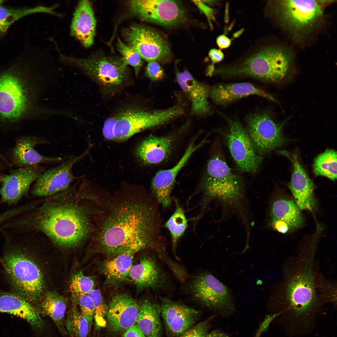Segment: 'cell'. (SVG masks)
Wrapping results in <instances>:
<instances>
[{"mask_svg":"<svg viewBox=\"0 0 337 337\" xmlns=\"http://www.w3.org/2000/svg\"><path fill=\"white\" fill-rule=\"evenodd\" d=\"M86 197L95 207L91 239L98 250L115 256L130 250L161 248L157 210L149 198L140 193L112 195L94 186Z\"/></svg>","mask_w":337,"mask_h":337,"instance_id":"6da1fadb","label":"cell"},{"mask_svg":"<svg viewBox=\"0 0 337 337\" xmlns=\"http://www.w3.org/2000/svg\"><path fill=\"white\" fill-rule=\"evenodd\" d=\"M79 183L44 198L40 204L9 219L4 227L17 234L41 233L62 247L80 245L95 232V209L77 190Z\"/></svg>","mask_w":337,"mask_h":337,"instance_id":"7a4b0ae2","label":"cell"},{"mask_svg":"<svg viewBox=\"0 0 337 337\" xmlns=\"http://www.w3.org/2000/svg\"><path fill=\"white\" fill-rule=\"evenodd\" d=\"M30 65L17 64L0 72V121L15 123L55 114L38 104L41 86Z\"/></svg>","mask_w":337,"mask_h":337,"instance_id":"3957f363","label":"cell"},{"mask_svg":"<svg viewBox=\"0 0 337 337\" xmlns=\"http://www.w3.org/2000/svg\"><path fill=\"white\" fill-rule=\"evenodd\" d=\"M3 241L1 262L14 293L32 304L38 300L43 287L42 272L29 255L31 234L15 233L0 227Z\"/></svg>","mask_w":337,"mask_h":337,"instance_id":"277c9868","label":"cell"},{"mask_svg":"<svg viewBox=\"0 0 337 337\" xmlns=\"http://www.w3.org/2000/svg\"><path fill=\"white\" fill-rule=\"evenodd\" d=\"M213 145L200 186L203 205L217 200L241 214L244 200L243 183L229 168L220 143L217 142Z\"/></svg>","mask_w":337,"mask_h":337,"instance_id":"5b68a950","label":"cell"},{"mask_svg":"<svg viewBox=\"0 0 337 337\" xmlns=\"http://www.w3.org/2000/svg\"><path fill=\"white\" fill-rule=\"evenodd\" d=\"M237 62L218 68L216 74L225 77L249 76L265 81L282 80L288 72L292 57L287 51L272 45L258 46Z\"/></svg>","mask_w":337,"mask_h":337,"instance_id":"8992f818","label":"cell"},{"mask_svg":"<svg viewBox=\"0 0 337 337\" xmlns=\"http://www.w3.org/2000/svg\"><path fill=\"white\" fill-rule=\"evenodd\" d=\"M56 51L61 62L81 70L98 84L105 95L117 93L129 80L128 65L122 57L107 56L97 53L79 58L65 55L58 46Z\"/></svg>","mask_w":337,"mask_h":337,"instance_id":"52a82bcc","label":"cell"},{"mask_svg":"<svg viewBox=\"0 0 337 337\" xmlns=\"http://www.w3.org/2000/svg\"><path fill=\"white\" fill-rule=\"evenodd\" d=\"M185 112L184 108L179 104L159 109L127 106L117 112L118 120L114 130L115 140L125 141L144 130L170 122L183 116Z\"/></svg>","mask_w":337,"mask_h":337,"instance_id":"ba28073f","label":"cell"},{"mask_svg":"<svg viewBox=\"0 0 337 337\" xmlns=\"http://www.w3.org/2000/svg\"><path fill=\"white\" fill-rule=\"evenodd\" d=\"M322 1L282 0L270 2L273 12L287 29L300 36L312 30L324 14Z\"/></svg>","mask_w":337,"mask_h":337,"instance_id":"9c48e42d","label":"cell"},{"mask_svg":"<svg viewBox=\"0 0 337 337\" xmlns=\"http://www.w3.org/2000/svg\"><path fill=\"white\" fill-rule=\"evenodd\" d=\"M313 257H306L301 267L290 275L286 284V295L290 307L297 315L308 313L317 302L312 269Z\"/></svg>","mask_w":337,"mask_h":337,"instance_id":"30bf717a","label":"cell"},{"mask_svg":"<svg viewBox=\"0 0 337 337\" xmlns=\"http://www.w3.org/2000/svg\"><path fill=\"white\" fill-rule=\"evenodd\" d=\"M123 35L127 44L135 50L142 59L149 62H164L171 55L169 45L157 31L139 24L124 30Z\"/></svg>","mask_w":337,"mask_h":337,"instance_id":"8fae6325","label":"cell"},{"mask_svg":"<svg viewBox=\"0 0 337 337\" xmlns=\"http://www.w3.org/2000/svg\"><path fill=\"white\" fill-rule=\"evenodd\" d=\"M131 12L143 21L172 27L186 20L185 11L177 1L134 0L129 4Z\"/></svg>","mask_w":337,"mask_h":337,"instance_id":"7c38bea8","label":"cell"},{"mask_svg":"<svg viewBox=\"0 0 337 337\" xmlns=\"http://www.w3.org/2000/svg\"><path fill=\"white\" fill-rule=\"evenodd\" d=\"M88 150L80 155L69 156L60 165L45 170L35 181L30 191L31 195L45 198L68 189L73 182L81 178L74 175L72 168L88 153Z\"/></svg>","mask_w":337,"mask_h":337,"instance_id":"4fadbf2b","label":"cell"},{"mask_svg":"<svg viewBox=\"0 0 337 337\" xmlns=\"http://www.w3.org/2000/svg\"><path fill=\"white\" fill-rule=\"evenodd\" d=\"M228 129L224 135L230 153L239 170L255 171L261 163L262 157L256 151L246 129L237 120L227 117Z\"/></svg>","mask_w":337,"mask_h":337,"instance_id":"5bb4252c","label":"cell"},{"mask_svg":"<svg viewBox=\"0 0 337 337\" xmlns=\"http://www.w3.org/2000/svg\"><path fill=\"white\" fill-rule=\"evenodd\" d=\"M192 296L203 305L220 310H232L233 300L228 288L212 274L201 273L189 283Z\"/></svg>","mask_w":337,"mask_h":337,"instance_id":"9a60e30c","label":"cell"},{"mask_svg":"<svg viewBox=\"0 0 337 337\" xmlns=\"http://www.w3.org/2000/svg\"><path fill=\"white\" fill-rule=\"evenodd\" d=\"M247 132L256 152L259 155L270 152L285 142L282 124L275 123L265 113H256L246 119Z\"/></svg>","mask_w":337,"mask_h":337,"instance_id":"2e32d148","label":"cell"},{"mask_svg":"<svg viewBox=\"0 0 337 337\" xmlns=\"http://www.w3.org/2000/svg\"><path fill=\"white\" fill-rule=\"evenodd\" d=\"M45 170L39 165L29 166L0 176L1 203L13 207L27 196L33 182Z\"/></svg>","mask_w":337,"mask_h":337,"instance_id":"e0dca14e","label":"cell"},{"mask_svg":"<svg viewBox=\"0 0 337 337\" xmlns=\"http://www.w3.org/2000/svg\"><path fill=\"white\" fill-rule=\"evenodd\" d=\"M160 298L161 316L168 335L179 336L194 325L199 315L197 310L166 297Z\"/></svg>","mask_w":337,"mask_h":337,"instance_id":"ac0fdd59","label":"cell"},{"mask_svg":"<svg viewBox=\"0 0 337 337\" xmlns=\"http://www.w3.org/2000/svg\"><path fill=\"white\" fill-rule=\"evenodd\" d=\"M207 142L205 139L198 144L192 142L176 164L169 169L159 170L153 178L151 183L152 194L164 207H168L171 204V194L179 172L192 154Z\"/></svg>","mask_w":337,"mask_h":337,"instance_id":"d6986e66","label":"cell"},{"mask_svg":"<svg viewBox=\"0 0 337 337\" xmlns=\"http://www.w3.org/2000/svg\"><path fill=\"white\" fill-rule=\"evenodd\" d=\"M139 310V304L129 295H115L107 308L106 320L109 329L114 333H124L136 323Z\"/></svg>","mask_w":337,"mask_h":337,"instance_id":"ffe728a7","label":"cell"},{"mask_svg":"<svg viewBox=\"0 0 337 337\" xmlns=\"http://www.w3.org/2000/svg\"><path fill=\"white\" fill-rule=\"evenodd\" d=\"M176 78L190 102L191 114L198 117L209 114L211 111L209 101V88L196 79L188 71H177Z\"/></svg>","mask_w":337,"mask_h":337,"instance_id":"44dd1931","label":"cell"},{"mask_svg":"<svg viewBox=\"0 0 337 337\" xmlns=\"http://www.w3.org/2000/svg\"><path fill=\"white\" fill-rule=\"evenodd\" d=\"M291 160L293 170L288 187L295 199V203L301 210H314L316 201L314 195V185L296 155H290L282 152Z\"/></svg>","mask_w":337,"mask_h":337,"instance_id":"7402d4cb","label":"cell"},{"mask_svg":"<svg viewBox=\"0 0 337 337\" xmlns=\"http://www.w3.org/2000/svg\"><path fill=\"white\" fill-rule=\"evenodd\" d=\"M96 20L90 2L80 1L74 12L70 34L85 47L93 44L95 35Z\"/></svg>","mask_w":337,"mask_h":337,"instance_id":"603a6c76","label":"cell"},{"mask_svg":"<svg viewBox=\"0 0 337 337\" xmlns=\"http://www.w3.org/2000/svg\"><path fill=\"white\" fill-rule=\"evenodd\" d=\"M48 143L47 140L41 137L27 136L22 138L18 141L13 149L14 162L17 165L25 167L38 165L41 164L62 162L69 157L44 156L39 154L34 149L38 145Z\"/></svg>","mask_w":337,"mask_h":337,"instance_id":"cb8c5ba5","label":"cell"},{"mask_svg":"<svg viewBox=\"0 0 337 337\" xmlns=\"http://www.w3.org/2000/svg\"><path fill=\"white\" fill-rule=\"evenodd\" d=\"M175 135L165 136L150 135L137 148V157L145 164H156L164 162L169 157L176 140Z\"/></svg>","mask_w":337,"mask_h":337,"instance_id":"d4e9b609","label":"cell"},{"mask_svg":"<svg viewBox=\"0 0 337 337\" xmlns=\"http://www.w3.org/2000/svg\"><path fill=\"white\" fill-rule=\"evenodd\" d=\"M137 287L162 290L166 287L167 277L165 272L157 261L144 257L140 262L133 266L129 275Z\"/></svg>","mask_w":337,"mask_h":337,"instance_id":"484cf974","label":"cell"},{"mask_svg":"<svg viewBox=\"0 0 337 337\" xmlns=\"http://www.w3.org/2000/svg\"><path fill=\"white\" fill-rule=\"evenodd\" d=\"M0 313L21 317L38 330H42L44 327V322L37 309L23 297L14 292L0 293Z\"/></svg>","mask_w":337,"mask_h":337,"instance_id":"4316f807","label":"cell"},{"mask_svg":"<svg viewBox=\"0 0 337 337\" xmlns=\"http://www.w3.org/2000/svg\"><path fill=\"white\" fill-rule=\"evenodd\" d=\"M209 97L217 105H225L250 95H256L272 101L273 97L249 83H231L209 88Z\"/></svg>","mask_w":337,"mask_h":337,"instance_id":"83f0119b","label":"cell"},{"mask_svg":"<svg viewBox=\"0 0 337 337\" xmlns=\"http://www.w3.org/2000/svg\"><path fill=\"white\" fill-rule=\"evenodd\" d=\"M161 312L160 304L156 301L145 299L139 305L135 324L146 337H162Z\"/></svg>","mask_w":337,"mask_h":337,"instance_id":"f1b7e54d","label":"cell"},{"mask_svg":"<svg viewBox=\"0 0 337 337\" xmlns=\"http://www.w3.org/2000/svg\"><path fill=\"white\" fill-rule=\"evenodd\" d=\"M300 210L293 200L278 199L274 201L271 206V220H278L285 222L291 230L297 229L301 226L303 222Z\"/></svg>","mask_w":337,"mask_h":337,"instance_id":"f546056e","label":"cell"},{"mask_svg":"<svg viewBox=\"0 0 337 337\" xmlns=\"http://www.w3.org/2000/svg\"><path fill=\"white\" fill-rule=\"evenodd\" d=\"M66 303L61 296L53 292L46 293L37 311L42 316H48L55 324L63 335L67 334L64 326Z\"/></svg>","mask_w":337,"mask_h":337,"instance_id":"4dcf8cb0","label":"cell"},{"mask_svg":"<svg viewBox=\"0 0 337 337\" xmlns=\"http://www.w3.org/2000/svg\"><path fill=\"white\" fill-rule=\"evenodd\" d=\"M139 251L136 249L128 250L105 262L103 271L107 279L114 281L125 279L129 276L133 266L134 256Z\"/></svg>","mask_w":337,"mask_h":337,"instance_id":"1f68e13d","label":"cell"},{"mask_svg":"<svg viewBox=\"0 0 337 337\" xmlns=\"http://www.w3.org/2000/svg\"><path fill=\"white\" fill-rule=\"evenodd\" d=\"M52 11L50 6H39L28 8H13L0 5V34L6 32L13 24L24 17L38 13L50 14Z\"/></svg>","mask_w":337,"mask_h":337,"instance_id":"d6a6232c","label":"cell"},{"mask_svg":"<svg viewBox=\"0 0 337 337\" xmlns=\"http://www.w3.org/2000/svg\"><path fill=\"white\" fill-rule=\"evenodd\" d=\"M175 201V210L165 223V226L171 234L173 253L175 258L178 259L176 254L177 244L187 228L188 222L183 209L177 201Z\"/></svg>","mask_w":337,"mask_h":337,"instance_id":"836d02e7","label":"cell"},{"mask_svg":"<svg viewBox=\"0 0 337 337\" xmlns=\"http://www.w3.org/2000/svg\"><path fill=\"white\" fill-rule=\"evenodd\" d=\"M337 163L336 151L327 149L315 158L314 172L317 176H325L334 181L337 178Z\"/></svg>","mask_w":337,"mask_h":337,"instance_id":"e575fe53","label":"cell"},{"mask_svg":"<svg viewBox=\"0 0 337 337\" xmlns=\"http://www.w3.org/2000/svg\"><path fill=\"white\" fill-rule=\"evenodd\" d=\"M66 322V330L71 337H87L89 332L88 322L77 308L74 301Z\"/></svg>","mask_w":337,"mask_h":337,"instance_id":"d590c367","label":"cell"},{"mask_svg":"<svg viewBox=\"0 0 337 337\" xmlns=\"http://www.w3.org/2000/svg\"><path fill=\"white\" fill-rule=\"evenodd\" d=\"M88 295L91 299L94 305V318L97 329L106 325V317L107 307L103 299L100 291L97 289H93Z\"/></svg>","mask_w":337,"mask_h":337,"instance_id":"8d00e7d4","label":"cell"},{"mask_svg":"<svg viewBox=\"0 0 337 337\" xmlns=\"http://www.w3.org/2000/svg\"><path fill=\"white\" fill-rule=\"evenodd\" d=\"M117 49L122 55V57L126 64L132 66L135 75L137 76L142 66L143 61L139 54L127 44L118 38L117 42Z\"/></svg>","mask_w":337,"mask_h":337,"instance_id":"74e56055","label":"cell"},{"mask_svg":"<svg viewBox=\"0 0 337 337\" xmlns=\"http://www.w3.org/2000/svg\"><path fill=\"white\" fill-rule=\"evenodd\" d=\"M94 281L90 277L81 272L76 274L71 281L70 288L76 297L82 294H88L93 289Z\"/></svg>","mask_w":337,"mask_h":337,"instance_id":"f35d334b","label":"cell"},{"mask_svg":"<svg viewBox=\"0 0 337 337\" xmlns=\"http://www.w3.org/2000/svg\"><path fill=\"white\" fill-rule=\"evenodd\" d=\"M77 297L81 312L88 322L90 332L94 318L95 307L93 302L88 294L81 295Z\"/></svg>","mask_w":337,"mask_h":337,"instance_id":"ab89813d","label":"cell"},{"mask_svg":"<svg viewBox=\"0 0 337 337\" xmlns=\"http://www.w3.org/2000/svg\"><path fill=\"white\" fill-rule=\"evenodd\" d=\"M210 319L201 321L176 337H205L208 334Z\"/></svg>","mask_w":337,"mask_h":337,"instance_id":"60d3db41","label":"cell"},{"mask_svg":"<svg viewBox=\"0 0 337 337\" xmlns=\"http://www.w3.org/2000/svg\"><path fill=\"white\" fill-rule=\"evenodd\" d=\"M145 74L151 81L154 82L162 80L165 76L164 70L159 64L155 61L149 62L146 68Z\"/></svg>","mask_w":337,"mask_h":337,"instance_id":"b9f144b4","label":"cell"},{"mask_svg":"<svg viewBox=\"0 0 337 337\" xmlns=\"http://www.w3.org/2000/svg\"><path fill=\"white\" fill-rule=\"evenodd\" d=\"M118 120L117 112L110 116L105 121L102 129L104 137L109 140H115V128Z\"/></svg>","mask_w":337,"mask_h":337,"instance_id":"7bdbcfd3","label":"cell"},{"mask_svg":"<svg viewBox=\"0 0 337 337\" xmlns=\"http://www.w3.org/2000/svg\"><path fill=\"white\" fill-rule=\"evenodd\" d=\"M208 56L212 63L208 68L206 73L208 76H211L214 74L215 70L214 65L222 61L224 55L220 50L212 49L209 51Z\"/></svg>","mask_w":337,"mask_h":337,"instance_id":"ee69618b","label":"cell"},{"mask_svg":"<svg viewBox=\"0 0 337 337\" xmlns=\"http://www.w3.org/2000/svg\"><path fill=\"white\" fill-rule=\"evenodd\" d=\"M122 337H146L135 323L123 333Z\"/></svg>","mask_w":337,"mask_h":337,"instance_id":"f6af8a7d","label":"cell"},{"mask_svg":"<svg viewBox=\"0 0 337 337\" xmlns=\"http://www.w3.org/2000/svg\"><path fill=\"white\" fill-rule=\"evenodd\" d=\"M271 222L273 228L280 232L286 233L291 230L288 226L281 221L276 220H271Z\"/></svg>","mask_w":337,"mask_h":337,"instance_id":"bcb514c9","label":"cell"},{"mask_svg":"<svg viewBox=\"0 0 337 337\" xmlns=\"http://www.w3.org/2000/svg\"><path fill=\"white\" fill-rule=\"evenodd\" d=\"M216 42L218 46L221 49L228 47L231 45V41L230 38L224 35L219 36L216 39Z\"/></svg>","mask_w":337,"mask_h":337,"instance_id":"7dc6e473","label":"cell"},{"mask_svg":"<svg viewBox=\"0 0 337 337\" xmlns=\"http://www.w3.org/2000/svg\"><path fill=\"white\" fill-rule=\"evenodd\" d=\"M197 2H195L196 4L199 6V8H201V9L205 13L206 15H207V17L208 18H213V15L212 14L213 10L212 9L209 7H208L207 6L204 5V4L201 2H198L197 1H196Z\"/></svg>","mask_w":337,"mask_h":337,"instance_id":"c3c4849f","label":"cell"},{"mask_svg":"<svg viewBox=\"0 0 337 337\" xmlns=\"http://www.w3.org/2000/svg\"><path fill=\"white\" fill-rule=\"evenodd\" d=\"M205 337H228V336L225 333L219 330H216L209 333H208Z\"/></svg>","mask_w":337,"mask_h":337,"instance_id":"681fc988","label":"cell"},{"mask_svg":"<svg viewBox=\"0 0 337 337\" xmlns=\"http://www.w3.org/2000/svg\"><path fill=\"white\" fill-rule=\"evenodd\" d=\"M3 221V219L2 216L0 215V225H1Z\"/></svg>","mask_w":337,"mask_h":337,"instance_id":"f907efd6","label":"cell"},{"mask_svg":"<svg viewBox=\"0 0 337 337\" xmlns=\"http://www.w3.org/2000/svg\"><path fill=\"white\" fill-rule=\"evenodd\" d=\"M0 159L3 160L5 161H6V160L5 159V158L2 155H1L0 154Z\"/></svg>","mask_w":337,"mask_h":337,"instance_id":"816d5d0a","label":"cell"},{"mask_svg":"<svg viewBox=\"0 0 337 337\" xmlns=\"http://www.w3.org/2000/svg\"><path fill=\"white\" fill-rule=\"evenodd\" d=\"M4 1L3 0H0V5H1Z\"/></svg>","mask_w":337,"mask_h":337,"instance_id":"f5cc1de1","label":"cell"},{"mask_svg":"<svg viewBox=\"0 0 337 337\" xmlns=\"http://www.w3.org/2000/svg\"><path fill=\"white\" fill-rule=\"evenodd\" d=\"M0 198V203H1Z\"/></svg>","mask_w":337,"mask_h":337,"instance_id":"db71d44e","label":"cell"}]
</instances>
